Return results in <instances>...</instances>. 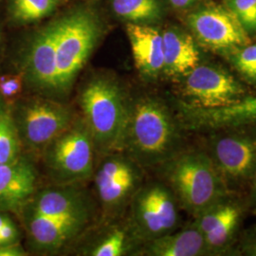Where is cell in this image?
<instances>
[{"instance_id":"obj_24","label":"cell","mask_w":256,"mask_h":256,"mask_svg":"<svg viewBox=\"0 0 256 256\" xmlns=\"http://www.w3.org/2000/svg\"><path fill=\"white\" fill-rule=\"evenodd\" d=\"M58 0H9L10 18L22 24L46 18L54 10Z\"/></svg>"},{"instance_id":"obj_28","label":"cell","mask_w":256,"mask_h":256,"mask_svg":"<svg viewBox=\"0 0 256 256\" xmlns=\"http://www.w3.org/2000/svg\"><path fill=\"white\" fill-rule=\"evenodd\" d=\"M22 236V230L10 214L0 210V246L20 244Z\"/></svg>"},{"instance_id":"obj_4","label":"cell","mask_w":256,"mask_h":256,"mask_svg":"<svg viewBox=\"0 0 256 256\" xmlns=\"http://www.w3.org/2000/svg\"><path fill=\"white\" fill-rule=\"evenodd\" d=\"M101 36L92 12L79 10L58 20L56 41V99L70 92Z\"/></svg>"},{"instance_id":"obj_16","label":"cell","mask_w":256,"mask_h":256,"mask_svg":"<svg viewBox=\"0 0 256 256\" xmlns=\"http://www.w3.org/2000/svg\"><path fill=\"white\" fill-rule=\"evenodd\" d=\"M38 173L30 156L0 164V210L16 214L36 191Z\"/></svg>"},{"instance_id":"obj_7","label":"cell","mask_w":256,"mask_h":256,"mask_svg":"<svg viewBox=\"0 0 256 256\" xmlns=\"http://www.w3.org/2000/svg\"><path fill=\"white\" fill-rule=\"evenodd\" d=\"M178 202L165 182L142 185L131 200L128 227L140 246L176 230L180 223Z\"/></svg>"},{"instance_id":"obj_17","label":"cell","mask_w":256,"mask_h":256,"mask_svg":"<svg viewBox=\"0 0 256 256\" xmlns=\"http://www.w3.org/2000/svg\"><path fill=\"white\" fill-rule=\"evenodd\" d=\"M86 210H92L90 202L78 184H55L37 189L19 214L25 212L43 216H64Z\"/></svg>"},{"instance_id":"obj_12","label":"cell","mask_w":256,"mask_h":256,"mask_svg":"<svg viewBox=\"0 0 256 256\" xmlns=\"http://www.w3.org/2000/svg\"><path fill=\"white\" fill-rule=\"evenodd\" d=\"M23 227L28 247L36 252L50 254L59 252L86 228L92 210L64 216H43L22 212Z\"/></svg>"},{"instance_id":"obj_33","label":"cell","mask_w":256,"mask_h":256,"mask_svg":"<svg viewBox=\"0 0 256 256\" xmlns=\"http://www.w3.org/2000/svg\"><path fill=\"white\" fill-rule=\"evenodd\" d=\"M1 50H2V34L0 30V54H1Z\"/></svg>"},{"instance_id":"obj_13","label":"cell","mask_w":256,"mask_h":256,"mask_svg":"<svg viewBox=\"0 0 256 256\" xmlns=\"http://www.w3.org/2000/svg\"><path fill=\"white\" fill-rule=\"evenodd\" d=\"M185 131L209 134L224 130H240L256 134V96L220 110L194 108L180 104L174 106Z\"/></svg>"},{"instance_id":"obj_34","label":"cell","mask_w":256,"mask_h":256,"mask_svg":"<svg viewBox=\"0 0 256 256\" xmlns=\"http://www.w3.org/2000/svg\"><path fill=\"white\" fill-rule=\"evenodd\" d=\"M254 212H256V210H254Z\"/></svg>"},{"instance_id":"obj_11","label":"cell","mask_w":256,"mask_h":256,"mask_svg":"<svg viewBox=\"0 0 256 256\" xmlns=\"http://www.w3.org/2000/svg\"><path fill=\"white\" fill-rule=\"evenodd\" d=\"M189 26L202 45L228 55L248 45L250 39L246 28L230 9L210 6L190 14Z\"/></svg>"},{"instance_id":"obj_20","label":"cell","mask_w":256,"mask_h":256,"mask_svg":"<svg viewBox=\"0 0 256 256\" xmlns=\"http://www.w3.org/2000/svg\"><path fill=\"white\" fill-rule=\"evenodd\" d=\"M162 40L165 75L184 77L200 64V50L191 34L170 28L162 32Z\"/></svg>"},{"instance_id":"obj_26","label":"cell","mask_w":256,"mask_h":256,"mask_svg":"<svg viewBox=\"0 0 256 256\" xmlns=\"http://www.w3.org/2000/svg\"><path fill=\"white\" fill-rule=\"evenodd\" d=\"M24 84V77L21 74L0 75V98L8 104H12L18 100Z\"/></svg>"},{"instance_id":"obj_22","label":"cell","mask_w":256,"mask_h":256,"mask_svg":"<svg viewBox=\"0 0 256 256\" xmlns=\"http://www.w3.org/2000/svg\"><path fill=\"white\" fill-rule=\"evenodd\" d=\"M23 154L10 106L0 98V164L16 160Z\"/></svg>"},{"instance_id":"obj_23","label":"cell","mask_w":256,"mask_h":256,"mask_svg":"<svg viewBox=\"0 0 256 256\" xmlns=\"http://www.w3.org/2000/svg\"><path fill=\"white\" fill-rule=\"evenodd\" d=\"M112 9L119 18L132 23L153 21L162 12L158 0H112Z\"/></svg>"},{"instance_id":"obj_9","label":"cell","mask_w":256,"mask_h":256,"mask_svg":"<svg viewBox=\"0 0 256 256\" xmlns=\"http://www.w3.org/2000/svg\"><path fill=\"white\" fill-rule=\"evenodd\" d=\"M182 96L176 104L200 110H220L238 104L248 95L245 88L227 70L200 63L184 76Z\"/></svg>"},{"instance_id":"obj_32","label":"cell","mask_w":256,"mask_h":256,"mask_svg":"<svg viewBox=\"0 0 256 256\" xmlns=\"http://www.w3.org/2000/svg\"><path fill=\"white\" fill-rule=\"evenodd\" d=\"M196 1V0H170L171 4L174 6V8H178V9H183V8L189 7Z\"/></svg>"},{"instance_id":"obj_25","label":"cell","mask_w":256,"mask_h":256,"mask_svg":"<svg viewBox=\"0 0 256 256\" xmlns=\"http://www.w3.org/2000/svg\"><path fill=\"white\" fill-rule=\"evenodd\" d=\"M228 55L230 63L243 79L256 86V43H250Z\"/></svg>"},{"instance_id":"obj_10","label":"cell","mask_w":256,"mask_h":256,"mask_svg":"<svg viewBox=\"0 0 256 256\" xmlns=\"http://www.w3.org/2000/svg\"><path fill=\"white\" fill-rule=\"evenodd\" d=\"M208 136L206 152L227 186L248 185L256 164V134L224 130Z\"/></svg>"},{"instance_id":"obj_27","label":"cell","mask_w":256,"mask_h":256,"mask_svg":"<svg viewBox=\"0 0 256 256\" xmlns=\"http://www.w3.org/2000/svg\"><path fill=\"white\" fill-rule=\"evenodd\" d=\"M230 8L248 32L256 30V0H230Z\"/></svg>"},{"instance_id":"obj_15","label":"cell","mask_w":256,"mask_h":256,"mask_svg":"<svg viewBox=\"0 0 256 256\" xmlns=\"http://www.w3.org/2000/svg\"><path fill=\"white\" fill-rule=\"evenodd\" d=\"M243 216L244 205L228 194L194 218L192 223L203 234L210 256L229 252L238 236Z\"/></svg>"},{"instance_id":"obj_30","label":"cell","mask_w":256,"mask_h":256,"mask_svg":"<svg viewBox=\"0 0 256 256\" xmlns=\"http://www.w3.org/2000/svg\"><path fill=\"white\" fill-rule=\"evenodd\" d=\"M27 250L21 244L0 246V256H27Z\"/></svg>"},{"instance_id":"obj_3","label":"cell","mask_w":256,"mask_h":256,"mask_svg":"<svg viewBox=\"0 0 256 256\" xmlns=\"http://www.w3.org/2000/svg\"><path fill=\"white\" fill-rule=\"evenodd\" d=\"M129 102L119 84L110 77H95L79 98L82 120L97 153L120 152L128 122Z\"/></svg>"},{"instance_id":"obj_14","label":"cell","mask_w":256,"mask_h":256,"mask_svg":"<svg viewBox=\"0 0 256 256\" xmlns=\"http://www.w3.org/2000/svg\"><path fill=\"white\" fill-rule=\"evenodd\" d=\"M58 20L28 41L21 60L24 81L43 96L56 99V41Z\"/></svg>"},{"instance_id":"obj_1","label":"cell","mask_w":256,"mask_h":256,"mask_svg":"<svg viewBox=\"0 0 256 256\" xmlns=\"http://www.w3.org/2000/svg\"><path fill=\"white\" fill-rule=\"evenodd\" d=\"M184 128L176 110L158 97L129 102L122 151L142 169L160 168L183 150Z\"/></svg>"},{"instance_id":"obj_8","label":"cell","mask_w":256,"mask_h":256,"mask_svg":"<svg viewBox=\"0 0 256 256\" xmlns=\"http://www.w3.org/2000/svg\"><path fill=\"white\" fill-rule=\"evenodd\" d=\"M142 168L122 152L104 156L95 169L94 185L104 214L117 218L142 186Z\"/></svg>"},{"instance_id":"obj_29","label":"cell","mask_w":256,"mask_h":256,"mask_svg":"<svg viewBox=\"0 0 256 256\" xmlns=\"http://www.w3.org/2000/svg\"><path fill=\"white\" fill-rule=\"evenodd\" d=\"M240 254L248 256H256V229L245 234L240 242Z\"/></svg>"},{"instance_id":"obj_18","label":"cell","mask_w":256,"mask_h":256,"mask_svg":"<svg viewBox=\"0 0 256 256\" xmlns=\"http://www.w3.org/2000/svg\"><path fill=\"white\" fill-rule=\"evenodd\" d=\"M126 34L138 72L147 79L164 74L162 32L142 23H128Z\"/></svg>"},{"instance_id":"obj_21","label":"cell","mask_w":256,"mask_h":256,"mask_svg":"<svg viewBox=\"0 0 256 256\" xmlns=\"http://www.w3.org/2000/svg\"><path fill=\"white\" fill-rule=\"evenodd\" d=\"M140 247L128 223L124 225L111 226L100 234L96 241L84 250L82 254L88 256H122L132 252L136 254Z\"/></svg>"},{"instance_id":"obj_5","label":"cell","mask_w":256,"mask_h":256,"mask_svg":"<svg viewBox=\"0 0 256 256\" xmlns=\"http://www.w3.org/2000/svg\"><path fill=\"white\" fill-rule=\"evenodd\" d=\"M96 150L92 134L82 117L44 149L41 156L46 174L55 184H79L90 178Z\"/></svg>"},{"instance_id":"obj_6","label":"cell","mask_w":256,"mask_h":256,"mask_svg":"<svg viewBox=\"0 0 256 256\" xmlns=\"http://www.w3.org/2000/svg\"><path fill=\"white\" fill-rule=\"evenodd\" d=\"M10 106L22 148L32 155L41 156L76 118L70 106L46 96L18 100Z\"/></svg>"},{"instance_id":"obj_2","label":"cell","mask_w":256,"mask_h":256,"mask_svg":"<svg viewBox=\"0 0 256 256\" xmlns=\"http://www.w3.org/2000/svg\"><path fill=\"white\" fill-rule=\"evenodd\" d=\"M160 168L180 206L194 218L230 194L206 150L183 149Z\"/></svg>"},{"instance_id":"obj_31","label":"cell","mask_w":256,"mask_h":256,"mask_svg":"<svg viewBox=\"0 0 256 256\" xmlns=\"http://www.w3.org/2000/svg\"><path fill=\"white\" fill-rule=\"evenodd\" d=\"M248 206L254 210H256V164L250 180L248 182Z\"/></svg>"},{"instance_id":"obj_19","label":"cell","mask_w":256,"mask_h":256,"mask_svg":"<svg viewBox=\"0 0 256 256\" xmlns=\"http://www.w3.org/2000/svg\"><path fill=\"white\" fill-rule=\"evenodd\" d=\"M135 256H210L204 236L192 223L182 230H176L162 238L142 244Z\"/></svg>"}]
</instances>
